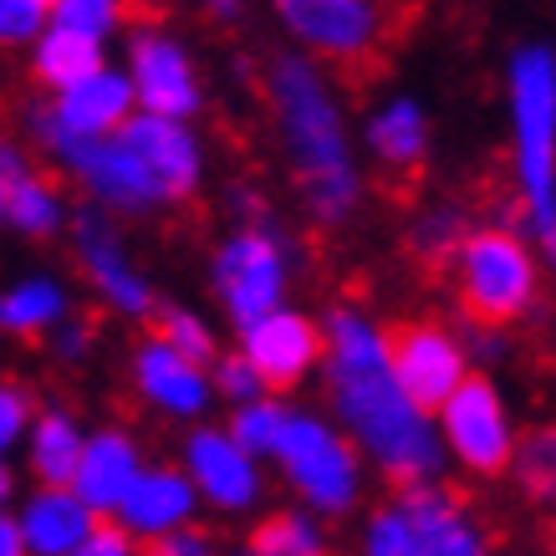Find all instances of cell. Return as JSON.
Listing matches in <instances>:
<instances>
[{"mask_svg":"<svg viewBox=\"0 0 556 556\" xmlns=\"http://www.w3.org/2000/svg\"><path fill=\"white\" fill-rule=\"evenodd\" d=\"M321 399L327 419L353 439L368 470L393 480V490L444 475L439 424L393 378L388 327L353 302L321 312Z\"/></svg>","mask_w":556,"mask_h":556,"instance_id":"cell-1","label":"cell"},{"mask_svg":"<svg viewBox=\"0 0 556 556\" xmlns=\"http://www.w3.org/2000/svg\"><path fill=\"white\" fill-rule=\"evenodd\" d=\"M261 87H266L281 153L302 189L306 219H317L327 230L348 225L363 210V169H357L353 128H348L338 83L302 51H276L261 72Z\"/></svg>","mask_w":556,"mask_h":556,"instance_id":"cell-2","label":"cell"},{"mask_svg":"<svg viewBox=\"0 0 556 556\" xmlns=\"http://www.w3.org/2000/svg\"><path fill=\"white\" fill-rule=\"evenodd\" d=\"M506 128L510 179L526 219V240L556 266V47L521 41L506 56Z\"/></svg>","mask_w":556,"mask_h":556,"instance_id":"cell-3","label":"cell"},{"mask_svg":"<svg viewBox=\"0 0 556 556\" xmlns=\"http://www.w3.org/2000/svg\"><path fill=\"white\" fill-rule=\"evenodd\" d=\"M270 465L317 521L353 516L368 495V465L357 455V444L321 408L287 404V424H281Z\"/></svg>","mask_w":556,"mask_h":556,"instance_id":"cell-4","label":"cell"},{"mask_svg":"<svg viewBox=\"0 0 556 556\" xmlns=\"http://www.w3.org/2000/svg\"><path fill=\"white\" fill-rule=\"evenodd\" d=\"M357 556H490V531L444 480L393 490L357 531Z\"/></svg>","mask_w":556,"mask_h":556,"instance_id":"cell-5","label":"cell"},{"mask_svg":"<svg viewBox=\"0 0 556 556\" xmlns=\"http://www.w3.org/2000/svg\"><path fill=\"white\" fill-rule=\"evenodd\" d=\"M455 291L465 317L480 327L521 321L541 296V255L510 225H475L455 255Z\"/></svg>","mask_w":556,"mask_h":556,"instance_id":"cell-6","label":"cell"},{"mask_svg":"<svg viewBox=\"0 0 556 556\" xmlns=\"http://www.w3.org/2000/svg\"><path fill=\"white\" fill-rule=\"evenodd\" d=\"M291 281H296V245L266 219L261 225H236L210 251V291H215L219 312L230 317L236 332L291 306Z\"/></svg>","mask_w":556,"mask_h":556,"instance_id":"cell-7","label":"cell"},{"mask_svg":"<svg viewBox=\"0 0 556 556\" xmlns=\"http://www.w3.org/2000/svg\"><path fill=\"white\" fill-rule=\"evenodd\" d=\"M26 134H31L36 149L56 164V174L83 189L87 204L102 210V215L118 219V215H149V210H164L153 179L138 169V159L123 149L118 138H72L67 128H56V118L47 113V102L26 113Z\"/></svg>","mask_w":556,"mask_h":556,"instance_id":"cell-8","label":"cell"},{"mask_svg":"<svg viewBox=\"0 0 556 556\" xmlns=\"http://www.w3.org/2000/svg\"><path fill=\"white\" fill-rule=\"evenodd\" d=\"M123 72L134 83L138 113L174 123H194L204 113V77L179 31H169L164 21H134L123 31Z\"/></svg>","mask_w":556,"mask_h":556,"instance_id":"cell-9","label":"cell"},{"mask_svg":"<svg viewBox=\"0 0 556 556\" xmlns=\"http://www.w3.org/2000/svg\"><path fill=\"white\" fill-rule=\"evenodd\" d=\"M439 424V444H444V459H455L459 470L470 475H510L516 465V450H521V429H516V414H510L506 393L490 383L485 372H470L459 393L434 414Z\"/></svg>","mask_w":556,"mask_h":556,"instance_id":"cell-10","label":"cell"},{"mask_svg":"<svg viewBox=\"0 0 556 556\" xmlns=\"http://www.w3.org/2000/svg\"><path fill=\"white\" fill-rule=\"evenodd\" d=\"M72 255H77V270L92 287L108 312H118L123 321H149L159 317V291L143 276V266L134 261V245L123 236V225L113 215H102L92 204L72 210Z\"/></svg>","mask_w":556,"mask_h":556,"instance_id":"cell-11","label":"cell"},{"mask_svg":"<svg viewBox=\"0 0 556 556\" xmlns=\"http://www.w3.org/2000/svg\"><path fill=\"white\" fill-rule=\"evenodd\" d=\"M276 21L312 62H368L388 36L378 0H276Z\"/></svg>","mask_w":556,"mask_h":556,"instance_id":"cell-12","label":"cell"},{"mask_svg":"<svg viewBox=\"0 0 556 556\" xmlns=\"http://www.w3.org/2000/svg\"><path fill=\"white\" fill-rule=\"evenodd\" d=\"M179 470L200 490V506L219 516H251L266 501V465L240 450L225 424H194L179 444Z\"/></svg>","mask_w":556,"mask_h":556,"instance_id":"cell-13","label":"cell"},{"mask_svg":"<svg viewBox=\"0 0 556 556\" xmlns=\"http://www.w3.org/2000/svg\"><path fill=\"white\" fill-rule=\"evenodd\" d=\"M388 363H393L399 388L429 419L470 378V353H465L455 327H444V321H408L399 332H388Z\"/></svg>","mask_w":556,"mask_h":556,"instance_id":"cell-14","label":"cell"},{"mask_svg":"<svg viewBox=\"0 0 556 556\" xmlns=\"http://www.w3.org/2000/svg\"><path fill=\"white\" fill-rule=\"evenodd\" d=\"M113 138L138 159V169L153 179V189H159L164 204H179V200H194V194H200L204 174H210V149H204V138L194 123L134 113V123Z\"/></svg>","mask_w":556,"mask_h":556,"instance_id":"cell-15","label":"cell"},{"mask_svg":"<svg viewBox=\"0 0 556 556\" xmlns=\"http://www.w3.org/2000/svg\"><path fill=\"white\" fill-rule=\"evenodd\" d=\"M128 383L143 399V408H153L159 419L189 424V429L210 419V404H215L210 368L179 357L159 332L134 342V353H128Z\"/></svg>","mask_w":556,"mask_h":556,"instance_id":"cell-16","label":"cell"},{"mask_svg":"<svg viewBox=\"0 0 556 556\" xmlns=\"http://www.w3.org/2000/svg\"><path fill=\"white\" fill-rule=\"evenodd\" d=\"M240 353L266 378L270 393L296 388L312 372H321V321L302 306H281V312H270V317L251 321L240 332Z\"/></svg>","mask_w":556,"mask_h":556,"instance_id":"cell-17","label":"cell"},{"mask_svg":"<svg viewBox=\"0 0 556 556\" xmlns=\"http://www.w3.org/2000/svg\"><path fill=\"white\" fill-rule=\"evenodd\" d=\"M143 470H149L143 439L134 429H123V424H98V429H87L83 459H77V475H72L67 490L98 521H113Z\"/></svg>","mask_w":556,"mask_h":556,"instance_id":"cell-18","label":"cell"},{"mask_svg":"<svg viewBox=\"0 0 556 556\" xmlns=\"http://www.w3.org/2000/svg\"><path fill=\"white\" fill-rule=\"evenodd\" d=\"M113 521L149 552L159 541L200 526V490L189 485V475L179 470V459H174V465L169 459H159V465L149 459V470L134 480V490H128V501L118 506Z\"/></svg>","mask_w":556,"mask_h":556,"instance_id":"cell-19","label":"cell"},{"mask_svg":"<svg viewBox=\"0 0 556 556\" xmlns=\"http://www.w3.org/2000/svg\"><path fill=\"white\" fill-rule=\"evenodd\" d=\"M47 113L56 118V128H67L72 138H113L123 134L138 113V98H134V83L118 62H108L102 72H92L87 83L67 87L47 102Z\"/></svg>","mask_w":556,"mask_h":556,"instance_id":"cell-20","label":"cell"},{"mask_svg":"<svg viewBox=\"0 0 556 556\" xmlns=\"http://www.w3.org/2000/svg\"><path fill=\"white\" fill-rule=\"evenodd\" d=\"M363 149L372 164H383L393 174L419 169L429 149H434V123L414 92H388L363 113Z\"/></svg>","mask_w":556,"mask_h":556,"instance_id":"cell-21","label":"cell"},{"mask_svg":"<svg viewBox=\"0 0 556 556\" xmlns=\"http://www.w3.org/2000/svg\"><path fill=\"white\" fill-rule=\"evenodd\" d=\"M16 526L26 556H72L98 531V516L67 485H31L16 506Z\"/></svg>","mask_w":556,"mask_h":556,"instance_id":"cell-22","label":"cell"},{"mask_svg":"<svg viewBox=\"0 0 556 556\" xmlns=\"http://www.w3.org/2000/svg\"><path fill=\"white\" fill-rule=\"evenodd\" d=\"M77 317L67 276L36 266L0 287V332L5 338H51L62 321Z\"/></svg>","mask_w":556,"mask_h":556,"instance_id":"cell-23","label":"cell"},{"mask_svg":"<svg viewBox=\"0 0 556 556\" xmlns=\"http://www.w3.org/2000/svg\"><path fill=\"white\" fill-rule=\"evenodd\" d=\"M87 444V424L77 419V408L67 404H41L26 444H21V465L36 485H72L77 459Z\"/></svg>","mask_w":556,"mask_h":556,"instance_id":"cell-24","label":"cell"},{"mask_svg":"<svg viewBox=\"0 0 556 556\" xmlns=\"http://www.w3.org/2000/svg\"><path fill=\"white\" fill-rule=\"evenodd\" d=\"M5 230H16L21 240H56L72 230V200L56 174L36 169L31 179L5 189Z\"/></svg>","mask_w":556,"mask_h":556,"instance_id":"cell-25","label":"cell"},{"mask_svg":"<svg viewBox=\"0 0 556 556\" xmlns=\"http://www.w3.org/2000/svg\"><path fill=\"white\" fill-rule=\"evenodd\" d=\"M108 62H113V56H108L102 41H87V36H77V31H62V26H47L41 41L31 47V77L47 87L51 98L77 83H87V77L102 72Z\"/></svg>","mask_w":556,"mask_h":556,"instance_id":"cell-26","label":"cell"},{"mask_svg":"<svg viewBox=\"0 0 556 556\" xmlns=\"http://www.w3.org/2000/svg\"><path fill=\"white\" fill-rule=\"evenodd\" d=\"M245 546L261 556H332L327 526L302 506H281V510H270V516H261Z\"/></svg>","mask_w":556,"mask_h":556,"instance_id":"cell-27","label":"cell"},{"mask_svg":"<svg viewBox=\"0 0 556 556\" xmlns=\"http://www.w3.org/2000/svg\"><path fill=\"white\" fill-rule=\"evenodd\" d=\"M470 230L475 225L459 204H429L408 225V251L419 255L424 266H455V255L465 251Z\"/></svg>","mask_w":556,"mask_h":556,"instance_id":"cell-28","label":"cell"},{"mask_svg":"<svg viewBox=\"0 0 556 556\" xmlns=\"http://www.w3.org/2000/svg\"><path fill=\"white\" fill-rule=\"evenodd\" d=\"M510 475L541 510H556V424H541V429L521 434Z\"/></svg>","mask_w":556,"mask_h":556,"instance_id":"cell-29","label":"cell"},{"mask_svg":"<svg viewBox=\"0 0 556 556\" xmlns=\"http://www.w3.org/2000/svg\"><path fill=\"white\" fill-rule=\"evenodd\" d=\"M281 424H287V404H281L276 393H266V399H255V404L230 408L225 429H230V439H236L251 459L270 465V455H276V439H281Z\"/></svg>","mask_w":556,"mask_h":556,"instance_id":"cell-30","label":"cell"},{"mask_svg":"<svg viewBox=\"0 0 556 556\" xmlns=\"http://www.w3.org/2000/svg\"><path fill=\"white\" fill-rule=\"evenodd\" d=\"M159 338L169 342L179 357L200 363V368H210L219 357L215 327H210V317H200L194 306H159Z\"/></svg>","mask_w":556,"mask_h":556,"instance_id":"cell-31","label":"cell"},{"mask_svg":"<svg viewBox=\"0 0 556 556\" xmlns=\"http://www.w3.org/2000/svg\"><path fill=\"white\" fill-rule=\"evenodd\" d=\"M51 26L62 31H77L87 41H113V36L128 26V11L118 0H51Z\"/></svg>","mask_w":556,"mask_h":556,"instance_id":"cell-32","label":"cell"},{"mask_svg":"<svg viewBox=\"0 0 556 556\" xmlns=\"http://www.w3.org/2000/svg\"><path fill=\"white\" fill-rule=\"evenodd\" d=\"M210 383H215V399H225L230 408L255 404V399H266V393H270L266 378L245 363V353H240V348H225V353L210 363Z\"/></svg>","mask_w":556,"mask_h":556,"instance_id":"cell-33","label":"cell"},{"mask_svg":"<svg viewBox=\"0 0 556 556\" xmlns=\"http://www.w3.org/2000/svg\"><path fill=\"white\" fill-rule=\"evenodd\" d=\"M36 408L41 404L31 399V388L16 383V378H0V459L21 455V444L36 424Z\"/></svg>","mask_w":556,"mask_h":556,"instance_id":"cell-34","label":"cell"},{"mask_svg":"<svg viewBox=\"0 0 556 556\" xmlns=\"http://www.w3.org/2000/svg\"><path fill=\"white\" fill-rule=\"evenodd\" d=\"M51 26V0H0V47L31 51Z\"/></svg>","mask_w":556,"mask_h":556,"instance_id":"cell-35","label":"cell"},{"mask_svg":"<svg viewBox=\"0 0 556 556\" xmlns=\"http://www.w3.org/2000/svg\"><path fill=\"white\" fill-rule=\"evenodd\" d=\"M72 556H143V546H138L118 521H98V531H92Z\"/></svg>","mask_w":556,"mask_h":556,"instance_id":"cell-36","label":"cell"},{"mask_svg":"<svg viewBox=\"0 0 556 556\" xmlns=\"http://www.w3.org/2000/svg\"><path fill=\"white\" fill-rule=\"evenodd\" d=\"M92 338H98V332H92V321L87 317H72V321H62V327H56V332H51V353L62 357V363H83L87 353H92Z\"/></svg>","mask_w":556,"mask_h":556,"instance_id":"cell-37","label":"cell"},{"mask_svg":"<svg viewBox=\"0 0 556 556\" xmlns=\"http://www.w3.org/2000/svg\"><path fill=\"white\" fill-rule=\"evenodd\" d=\"M31 174H36V159H31V149H26L21 138L0 134V189L21 185V179H31Z\"/></svg>","mask_w":556,"mask_h":556,"instance_id":"cell-38","label":"cell"},{"mask_svg":"<svg viewBox=\"0 0 556 556\" xmlns=\"http://www.w3.org/2000/svg\"><path fill=\"white\" fill-rule=\"evenodd\" d=\"M143 556H219V546H215V536H210L204 526H189V531H179V536L149 546Z\"/></svg>","mask_w":556,"mask_h":556,"instance_id":"cell-39","label":"cell"},{"mask_svg":"<svg viewBox=\"0 0 556 556\" xmlns=\"http://www.w3.org/2000/svg\"><path fill=\"white\" fill-rule=\"evenodd\" d=\"M459 342H465V353H480L485 363H501V357H506V332H501V327H480V321H470V327L459 332Z\"/></svg>","mask_w":556,"mask_h":556,"instance_id":"cell-40","label":"cell"},{"mask_svg":"<svg viewBox=\"0 0 556 556\" xmlns=\"http://www.w3.org/2000/svg\"><path fill=\"white\" fill-rule=\"evenodd\" d=\"M21 465H11V459H0V516H11V510L21 506Z\"/></svg>","mask_w":556,"mask_h":556,"instance_id":"cell-41","label":"cell"},{"mask_svg":"<svg viewBox=\"0 0 556 556\" xmlns=\"http://www.w3.org/2000/svg\"><path fill=\"white\" fill-rule=\"evenodd\" d=\"M0 556H26V541H21L16 510H11V516H0Z\"/></svg>","mask_w":556,"mask_h":556,"instance_id":"cell-42","label":"cell"},{"mask_svg":"<svg viewBox=\"0 0 556 556\" xmlns=\"http://www.w3.org/2000/svg\"><path fill=\"white\" fill-rule=\"evenodd\" d=\"M210 16H215V21H225V26H230V21H240V16H245V5H236V0H210Z\"/></svg>","mask_w":556,"mask_h":556,"instance_id":"cell-43","label":"cell"},{"mask_svg":"<svg viewBox=\"0 0 556 556\" xmlns=\"http://www.w3.org/2000/svg\"><path fill=\"white\" fill-rule=\"evenodd\" d=\"M225 556H261V552H251V546H236V552H225Z\"/></svg>","mask_w":556,"mask_h":556,"instance_id":"cell-44","label":"cell"},{"mask_svg":"<svg viewBox=\"0 0 556 556\" xmlns=\"http://www.w3.org/2000/svg\"><path fill=\"white\" fill-rule=\"evenodd\" d=\"M0 225H5V189H0Z\"/></svg>","mask_w":556,"mask_h":556,"instance_id":"cell-45","label":"cell"}]
</instances>
